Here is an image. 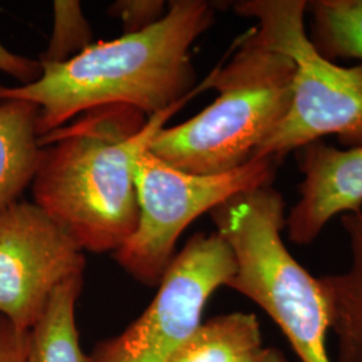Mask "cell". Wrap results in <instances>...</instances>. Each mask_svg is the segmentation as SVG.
Returning <instances> with one entry per match:
<instances>
[{
	"label": "cell",
	"mask_w": 362,
	"mask_h": 362,
	"mask_svg": "<svg viewBox=\"0 0 362 362\" xmlns=\"http://www.w3.org/2000/svg\"><path fill=\"white\" fill-rule=\"evenodd\" d=\"M194 97L152 117L129 105H105L40 136L34 203L83 251L116 252L140 219L139 158Z\"/></svg>",
	"instance_id": "obj_1"
},
{
	"label": "cell",
	"mask_w": 362,
	"mask_h": 362,
	"mask_svg": "<svg viewBox=\"0 0 362 362\" xmlns=\"http://www.w3.org/2000/svg\"><path fill=\"white\" fill-rule=\"evenodd\" d=\"M214 21L215 6L209 1L172 0L153 26L93 43L62 64H40L43 71L37 81L0 86V101L37 105L38 137L105 105H129L155 116L211 89V74L196 86L191 47Z\"/></svg>",
	"instance_id": "obj_2"
},
{
	"label": "cell",
	"mask_w": 362,
	"mask_h": 362,
	"mask_svg": "<svg viewBox=\"0 0 362 362\" xmlns=\"http://www.w3.org/2000/svg\"><path fill=\"white\" fill-rule=\"evenodd\" d=\"M294 65L251 28L231 58L211 71L219 97L180 125L163 128L148 151L172 168L200 176L233 172L250 163L285 117Z\"/></svg>",
	"instance_id": "obj_3"
},
{
	"label": "cell",
	"mask_w": 362,
	"mask_h": 362,
	"mask_svg": "<svg viewBox=\"0 0 362 362\" xmlns=\"http://www.w3.org/2000/svg\"><path fill=\"white\" fill-rule=\"evenodd\" d=\"M282 194L272 184L233 194L209 215L235 259L228 287L248 298L279 327L299 362H333L320 279L287 250Z\"/></svg>",
	"instance_id": "obj_4"
},
{
	"label": "cell",
	"mask_w": 362,
	"mask_h": 362,
	"mask_svg": "<svg viewBox=\"0 0 362 362\" xmlns=\"http://www.w3.org/2000/svg\"><path fill=\"white\" fill-rule=\"evenodd\" d=\"M233 10L255 19L259 38L294 65L288 109L254 158L279 163L326 136H337L346 148L362 146V65H337L315 49L305 23L308 1L242 0Z\"/></svg>",
	"instance_id": "obj_5"
},
{
	"label": "cell",
	"mask_w": 362,
	"mask_h": 362,
	"mask_svg": "<svg viewBox=\"0 0 362 362\" xmlns=\"http://www.w3.org/2000/svg\"><path fill=\"white\" fill-rule=\"evenodd\" d=\"M276 167L272 158H252L233 172L200 176L172 168L145 151L136 167L140 219L113 252L117 263L140 284L158 285L185 228L233 194L272 184Z\"/></svg>",
	"instance_id": "obj_6"
},
{
	"label": "cell",
	"mask_w": 362,
	"mask_h": 362,
	"mask_svg": "<svg viewBox=\"0 0 362 362\" xmlns=\"http://www.w3.org/2000/svg\"><path fill=\"white\" fill-rule=\"evenodd\" d=\"M233 274V251L219 233H194L169 263L148 308L121 333L100 341L89 362H169Z\"/></svg>",
	"instance_id": "obj_7"
},
{
	"label": "cell",
	"mask_w": 362,
	"mask_h": 362,
	"mask_svg": "<svg viewBox=\"0 0 362 362\" xmlns=\"http://www.w3.org/2000/svg\"><path fill=\"white\" fill-rule=\"evenodd\" d=\"M85 251L33 202L0 209V315L30 332L54 291L83 275Z\"/></svg>",
	"instance_id": "obj_8"
},
{
	"label": "cell",
	"mask_w": 362,
	"mask_h": 362,
	"mask_svg": "<svg viewBox=\"0 0 362 362\" xmlns=\"http://www.w3.org/2000/svg\"><path fill=\"white\" fill-rule=\"evenodd\" d=\"M297 160L303 179L285 230L290 242L308 246L333 218L361 211L362 146L339 149L321 140L298 149Z\"/></svg>",
	"instance_id": "obj_9"
},
{
	"label": "cell",
	"mask_w": 362,
	"mask_h": 362,
	"mask_svg": "<svg viewBox=\"0 0 362 362\" xmlns=\"http://www.w3.org/2000/svg\"><path fill=\"white\" fill-rule=\"evenodd\" d=\"M341 220L348 238L349 266L318 279L334 338L333 362H362V209L345 214Z\"/></svg>",
	"instance_id": "obj_10"
},
{
	"label": "cell",
	"mask_w": 362,
	"mask_h": 362,
	"mask_svg": "<svg viewBox=\"0 0 362 362\" xmlns=\"http://www.w3.org/2000/svg\"><path fill=\"white\" fill-rule=\"evenodd\" d=\"M39 107L23 100L0 101V209L19 200L38 167Z\"/></svg>",
	"instance_id": "obj_11"
},
{
	"label": "cell",
	"mask_w": 362,
	"mask_h": 362,
	"mask_svg": "<svg viewBox=\"0 0 362 362\" xmlns=\"http://www.w3.org/2000/svg\"><path fill=\"white\" fill-rule=\"evenodd\" d=\"M263 346L258 317L233 311L203 321L169 362H245Z\"/></svg>",
	"instance_id": "obj_12"
},
{
	"label": "cell",
	"mask_w": 362,
	"mask_h": 362,
	"mask_svg": "<svg viewBox=\"0 0 362 362\" xmlns=\"http://www.w3.org/2000/svg\"><path fill=\"white\" fill-rule=\"evenodd\" d=\"M83 286L78 275L59 286L28 332L26 362H89L78 334L77 300Z\"/></svg>",
	"instance_id": "obj_13"
},
{
	"label": "cell",
	"mask_w": 362,
	"mask_h": 362,
	"mask_svg": "<svg viewBox=\"0 0 362 362\" xmlns=\"http://www.w3.org/2000/svg\"><path fill=\"white\" fill-rule=\"evenodd\" d=\"M310 40L326 59L362 61V0L308 1Z\"/></svg>",
	"instance_id": "obj_14"
},
{
	"label": "cell",
	"mask_w": 362,
	"mask_h": 362,
	"mask_svg": "<svg viewBox=\"0 0 362 362\" xmlns=\"http://www.w3.org/2000/svg\"><path fill=\"white\" fill-rule=\"evenodd\" d=\"M93 45L90 25L82 13L79 1H54V28L47 49L40 54L42 65L62 64Z\"/></svg>",
	"instance_id": "obj_15"
},
{
	"label": "cell",
	"mask_w": 362,
	"mask_h": 362,
	"mask_svg": "<svg viewBox=\"0 0 362 362\" xmlns=\"http://www.w3.org/2000/svg\"><path fill=\"white\" fill-rule=\"evenodd\" d=\"M164 0H118L109 13L122 22L124 34H136L160 22L168 11Z\"/></svg>",
	"instance_id": "obj_16"
},
{
	"label": "cell",
	"mask_w": 362,
	"mask_h": 362,
	"mask_svg": "<svg viewBox=\"0 0 362 362\" xmlns=\"http://www.w3.org/2000/svg\"><path fill=\"white\" fill-rule=\"evenodd\" d=\"M0 71L16 78L21 85L37 81L43 71L39 59H31L10 52L0 43Z\"/></svg>",
	"instance_id": "obj_17"
},
{
	"label": "cell",
	"mask_w": 362,
	"mask_h": 362,
	"mask_svg": "<svg viewBox=\"0 0 362 362\" xmlns=\"http://www.w3.org/2000/svg\"><path fill=\"white\" fill-rule=\"evenodd\" d=\"M28 332H21L0 315V362H26Z\"/></svg>",
	"instance_id": "obj_18"
},
{
	"label": "cell",
	"mask_w": 362,
	"mask_h": 362,
	"mask_svg": "<svg viewBox=\"0 0 362 362\" xmlns=\"http://www.w3.org/2000/svg\"><path fill=\"white\" fill-rule=\"evenodd\" d=\"M245 362H288L284 351L274 346H263Z\"/></svg>",
	"instance_id": "obj_19"
}]
</instances>
